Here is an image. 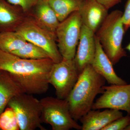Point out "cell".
Wrapping results in <instances>:
<instances>
[{
    "label": "cell",
    "instance_id": "6da1fadb",
    "mask_svg": "<svg viewBox=\"0 0 130 130\" xmlns=\"http://www.w3.org/2000/svg\"><path fill=\"white\" fill-rule=\"evenodd\" d=\"M54 63L50 58L29 59L0 49V71L8 73L23 93L40 95L47 91Z\"/></svg>",
    "mask_w": 130,
    "mask_h": 130
},
{
    "label": "cell",
    "instance_id": "7a4b0ae2",
    "mask_svg": "<svg viewBox=\"0 0 130 130\" xmlns=\"http://www.w3.org/2000/svg\"><path fill=\"white\" fill-rule=\"evenodd\" d=\"M106 80L97 73L91 65L79 74L78 79L67 98L73 118L77 121L92 109L98 94L104 92Z\"/></svg>",
    "mask_w": 130,
    "mask_h": 130
},
{
    "label": "cell",
    "instance_id": "3957f363",
    "mask_svg": "<svg viewBox=\"0 0 130 130\" xmlns=\"http://www.w3.org/2000/svg\"><path fill=\"white\" fill-rule=\"evenodd\" d=\"M123 12L116 10L108 14L95 33L103 51L113 65L126 56L122 47L125 31L122 21Z\"/></svg>",
    "mask_w": 130,
    "mask_h": 130
},
{
    "label": "cell",
    "instance_id": "277c9868",
    "mask_svg": "<svg viewBox=\"0 0 130 130\" xmlns=\"http://www.w3.org/2000/svg\"><path fill=\"white\" fill-rule=\"evenodd\" d=\"M40 102L42 123L49 124L53 130H82V126L73 118L66 99L47 96Z\"/></svg>",
    "mask_w": 130,
    "mask_h": 130
},
{
    "label": "cell",
    "instance_id": "5b68a950",
    "mask_svg": "<svg viewBox=\"0 0 130 130\" xmlns=\"http://www.w3.org/2000/svg\"><path fill=\"white\" fill-rule=\"evenodd\" d=\"M8 106L14 110L20 130H46L42 125V105L33 95L22 93L9 101Z\"/></svg>",
    "mask_w": 130,
    "mask_h": 130
},
{
    "label": "cell",
    "instance_id": "8992f818",
    "mask_svg": "<svg viewBox=\"0 0 130 130\" xmlns=\"http://www.w3.org/2000/svg\"><path fill=\"white\" fill-rule=\"evenodd\" d=\"M83 23L78 11L60 23L55 31L58 50L63 59H74L79 43Z\"/></svg>",
    "mask_w": 130,
    "mask_h": 130
},
{
    "label": "cell",
    "instance_id": "52a82bcc",
    "mask_svg": "<svg viewBox=\"0 0 130 130\" xmlns=\"http://www.w3.org/2000/svg\"><path fill=\"white\" fill-rule=\"evenodd\" d=\"M15 31L27 42L44 50L54 63H59L63 59L55 42V33L31 22L22 24L17 27Z\"/></svg>",
    "mask_w": 130,
    "mask_h": 130
},
{
    "label": "cell",
    "instance_id": "ba28073f",
    "mask_svg": "<svg viewBox=\"0 0 130 130\" xmlns=\"http://www.w3.org/2000/svg\"><path fill=\"white\" fill-rule=\"evenodd\" d=\"M79 74L74 59H63L60 62L54 63L48 81L55 90L56 97L65 100L68 97L75 84Z\"/></svg>",
    "mask_w": 130,
    "mask_h": 130
},
{
    "label": "cell",
    "instance_id": "9c48e42d",
    "mask_svg": "<svg viewBox=\"0 0 130 130\" xmlns=\"http://www.w3.org/2000/svg\"><path fill=\"white\" fill-rule=\"evenodd\" d=\"M104 92L93 103L91 109H110L130 115V84L103 86Z\"/></svg>",
    "mask_w": 130,
    "mask_h": 130
},
{
    "label": "cell",
    "instance_id": "30bf717a",
    "mask_svg": "<svg viewBox=\"0 0 130 130\" xmlns=\"http://www.w3.org/2000/svg\"><path fill=\"white\" fill-rule=\"evenodd\" d=\"M74 60L79 74L91 65L95 54V33L84 25L81 27L80 38Z\"/></svg>",
    "mask_w": 130,
    "mask_h": 130
},
{
    "label": "cell",
    "instance_id": "8fae6325",
    "mask_svg": "<svg viewBox=\"0 0 130 130\" xmlns=\"http://www.w3.org/2000/svg\"><path fill=\"white\" fill-rule=\"evenodd\" d=\"M83 24L95 33L108 15V9L96 0H84L78 11Z\"/></svg>",
    "mask_w": 130,
    "mask_h": 130
},
{
    "label": "cell",
    "instance_id": "7c38bea8",
    "mask_svg": "<svg viewBox=\"0 0 130 130\" xmlns=\"http://www.w3.org/2000/svg\"><path fill=\"white\" fill-rule=\"evenodd\" d=\"M96 50L94 57L91 64L93 69L105 78L110 85H125V80L116 74L113 64L103 51L98 38L95 35Z\"/></svg>",
    "mask_w": 130,
    "mask_h": 130
},
{
    "label": "cell",
    "instance_id": "4fadbf2b",
    "mask_svg": "<svg viewBox=\"0 0 130 130\" xmlns=\"http://www.w3.org/2000/svg\"><path fill=\"white\" fill-rule=\"evenodd\" d=\"M123 116L120 110L107 109L101 111L91 109L79 120L82 130H102L112 121Z\"/></svg>",
    "mask_w": 130,
    "mask_h": 130
},
{
    "label": "cell",
    "instance_id": "5bb4252c",
    "mask_svg": "<svg viewBox=\"0 0 130 130\" xmlns=\"http://www.w3.org/2000/svg\"><path fill=\"white\" fill-rule=\"evenodd\" d=\"M22 93L21 89L9 73L0 71V115L10 101Z\"/></svg>",
    "mask_w": 130,
    "mask_h": 130
},
{
    "label": "cell",
    "instance_id": "9a60e30c",
    "mask_svg": "<svg viewBox=\"0 0 130 130\" xmlns=\"http://www.w3.org/2000/svg\"><path fill=\"white\" fill-rule=\"evenodd\" d=\"M37 5L36 14L38 20L44 28L55 33L60 22L47 0H42Z\"/></svg>",
    "mask_w": 130,
    "mask_h": 130
},
{
    "label": "cell",
    "instance_id": "2e32d148",
    "mask_svg": "<svg viewBox=\"0 0 130 130\" xmlns=\"http://www.w3.org/2000/svg\"><path fill=\"white\" fill-rule=\"evenodd\" d=\"M84 0H47L59 21L64 20L73 13L78 11Z\"/></svg>",
    "mask_w": 130,
    "mask_h": 130
},
{
    "label": "cell",
    "instance_id": "e0dca14e",
    "mask_svg": "<svg viewBox=\"0 0 130 130\" xmlns=\"http://www.w3.org/2000/svg\"><path fill=\"white\" fill-rule=\"evenodd\" d=\"M27 42L16 31L0 32V49L5 52L12 53L23 47Z\"/></svg>",
    "mask_w": 130,
    "mask_h": 130
},
{
    "label": "cell",
    "instance_id": "ac0fdd59",
    "mask_svg": "<svg viewBox=\"0 0 130 130\" xmlns=\"http://www.w3.org/2000/svg\"><path fill=\"white\" fill-rule=\"evenodd\" d=\"M15 55L29 59H41L50 58L44 50L30 42H27L23 47L12 53Z\"/></svg>",
    "mask_w": 130,
    "mask_h": 130
},
{
    "label": "cell",
    "instance_id": "d6986e66",
    "mask_svg": "<svg viewBox=\"0 0 130 130\" xmlns=\"http://www.w3.org/2000/svg\"><path fill=\"white\" fill-rule=\"evenodd\" d=\"M18 16L14 9L5 0H0V26L7 27L16 23Z\"/></svg>",
    "mask_w": 130,
    "mask_h": 130
},
{
    "label": "cell",
    "instance_id": "ffe728a7",
    "mask_svg": "<svg viewBox=\"0 0 130 130\" xmlns=\"http://www.w3.org/2000/svg\"><path fill=\"white\" fill-rule=\"evenodd\" d=\"M0 130H20L16 113L10 107L5 109L0 115Z\"/></svg>",
    "mask_w": 130,
    "mask_h": 130
},
{
    "label": "cell",
    "instance_id": "44dd1931",
    "mask_svg": "<svg viewBox=\"0 0 130 130\" xmlns=\"http://www.w3.org/2000/svg\"><path fill=\"white\" fill-rule=\"evenodd\" d=\"M130 123V115L122 116L114 120L102 130H125Z\"/></svg>",
    "mask_w": 130,
    "mask_h": 130
},
{
    "label": "cell",
    "instance_id": "7402d4cb",
    "mask_svg": "<svg viewBox=\"0 0 130 130\" xmlns=\"http://www.w3.org/2000/svg\"><path fill=\"white\" fill-rule=\"evenodd\" d=\"M8 2L12 5L18 6L21 7L24 11L37 5L42 0H7Z\"/></svg>",
    "mask_w": 130,
    "mask_h": 130
},
{
    "label": "cell",
    "instance_id": "603a6c76",
    "mask_svg": "<svg viewBox=\"0 0 130 130\" xmlns=\"http://www.w3.org/2000/svg\"><path fill=\"white\" fill-rule=\"evenodd\" d=\"M122 19L126 32L130 28V0H127L126 3Z\"/></svg>",
    "mask_w": 130,
    "mask_h": 130
},
{
    "label": "cell",
    "instance_id": "cb8c5ba5",
    "mask_svg": "<svg viewBox=\"0 0 130 130\" xmlns=\"http://www.w3.org/2000/svg\"><path fill=\"white\" fill-rule=\"evenodd\" d=\"M107 9L111 8L115 5L120 3L122 0H96Z\"/></svg>",
    "mask_w": 130,
    "mask_h": 130
},
{
    "label": "cell",
    "instance_id": "d4e9b609",
    "mask_svg": "<svg viewBox=\"0 0 130 130\" xmlns=\"http://www.w3.org/2000/svg\"><path fill=\"white\" fill-rule=\"evenodd\" d=\"M125 48L130 52V43L128 44V45H127V46H126V47Z\"/></svg>",
    "mask_w": 130,
    "mask_h": 130
},
{
    "label": "cell",
    "instance_id": "484cf974",
    "mask_svg": "<svg viewBox=\"0 0 130 130\" xmlns=\"http://www.w3.org/2000/svg\"><path fill=\"white\" fill-rule=\"evenodd\" d=\"M125 130H130V123L126 127V128H125Z\"/></svg>",
    "mask_w": 130,
    "mask_h": 130
},
{
    "label": "cell",
    "instance_id": "4316f807",
    "mask_svg": "<svg viewBox=\"0 0 130 130\" xmlns=\"http://www.w3.org/2000/svg\"></svg>",
    "mask_w": 130,
    "mask_h": 130
}]
</instances>
